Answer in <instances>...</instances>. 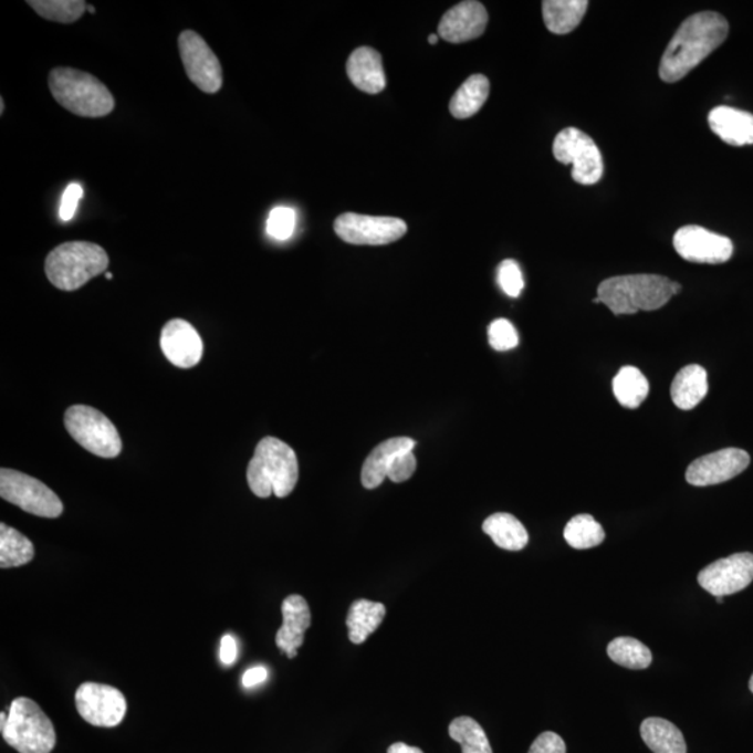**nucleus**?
Listing matches in <instances>:
<instances>
[{
  "instance_id": "nucleus-17",
  "label": "nucleus",
  "mask_w": 753,
  "mask_h": 753,
  "mask_svg": "<svg viewBox=\"0 0 753 753\" xmlns=\"http://www.w3.org/2000/svg\"><path fill=\"white\" fill-rule=\"evenodd\" d=\"M161 349L174 366L191 368L199 365L205 346L194 325L185 320L174 318L163 328Z\"/></svg>"
},
{
  "instance_id": "nucleus-44",
  "label": "nucleus",
  "mask_w": 753,
  "mask_h": 753,
  "mask_svg": "<svg viewBox=\"0 0 753 753\" xmlns=\"http://www.w3.org/2000/svg\"><path fill=\"white\" fill-rule=\"evenodd\" d=\"M0 106H2V108H0V114L3 115V112H4V101H3V98L0 100Z\"/></svg>"
},
{
  "instance_id": "nucleus-48",
  "label": "nucleus",
  "mask_w": 753,
  "mask_h": 753,
  "mask_svg": "<svg viewBox=\"0 0 753 753\" xmlns=\"http://www.w3.org/2000/svg\"><path fill=\"white\" fill-rule=\"evenodd\" d=\"M723 599H724V597H718L719 605H721V603H723Z\"/></svg>"
},
{
  "instance_id": "nucleus-39",
  "label": "nucleus",
  "mask_w": 753,
  "mask_h": 753,
  "mask_svg": "<svg viewBox=\"0 0 753 753\" xmlns=\"http://www.w3.org/2000/svg\"><path fill=\"white\" fill-rule=\"evenodd\" d=\"M529 753H567V745L558 734L546 731L537 736Z\"/></svg>"
},
{
  "instance_id": "nucleus-20",
  "label": "nucleus",
  "mask_w": 753,
  "mask_h": 753,
  "mask_svg": "<svg viewBox=\"0 0 753 753\" xmlns=\"http://www.w3.org/2000/svg\"><path fill=\"white\" fill-rule=\"evenodd\" d=\"M415 446L416 442L412 438L397 437L389 438V440L374 448L363 463L362 484L367 490L377 489L388 478V470L391 468L395 458L400 453L414 451Z\"/></svg>"
},
{
  "instance_id": "nucleus-10",
  "label": "nucleus",
  "mask_w": 753,
  "mask_h": 753,
  "mask_svg": "<svg viewBox=\"0 0 753 753\" xmlns=\"http://www.w3.org/2000/svg\"><path fill=\"white\" fill-rule=\"evenodd\" d=\"M335 233L344 242L356 245H384L397 242L408 232L402 219L342 213L335 219Z\"/></svg>"
},
{
  "instance_id": "nucleus-1",
  "label": "nucleus",
  "mask_w": 753,
  "mask_h": 753,
  "mask_svg": "<svg viewBox=\"0 0 753 753\" xmlns=\"http://www.w3.org/2000/svg\"><path fill=\"white\" fill-rule=\"evenodd\" d=\"M728 35L729 23L723 15L714 12L691 15L666 48L659 69L660 79L665 83L680 82L718 50Z\"/></svg>"
},
{
  "instance_id": "nucleus-40",
  "label": "nucleus",
  "mask_w": 753,
  "mask_h": 753,
  "mask_svg": "<svg viewBox=\"0 0 753 753\" xmlns=\"http://www.w3.org/2000/svg\"><path fill=\"white\" fill-rule=\"evenodd\" d=\"M219 659L226 666H232L238 659V644L231 635H226L221 639V648H219Z\"/></svg>"
},
{
  "instance_id": "nucleus-29",
  "label": "nucleus",
  "mask_w": 753,
  "mask_h": 753,
  "mask_svg": "<svg viewBox=\"0 0 753 753\" xmlns=\"http://www.w3.org/2000/svg\"><path fill=\"white\" fill-rule=\"evenodd\" d=\"M613 391L619 404L637 409L649 395V381L644 373L634 366H625L613 380Z\"/></svg>"
},
{
  "instance_id": "nucleus-7",
  "label": "nucleus",
  "mask_w": 753,
  "mask_h": 753,
  "mask_svg": "<svg viewBox=\"0 0 753 753\" xmlns=\"http://www.w3.org/2000/svg\"><path fill=\"white\" fill-rule=\"evenodd\" d=\"M65 427L73 440L94 456L116 458L122 452L119 431L98 409L71 406L65 414Z\"/></svg>"
},
{
  "instance_id": "nucleus-45",
  "label": "nucleus",
  "mask_w": 753,
  "mask_h": 753,
  "mask_svg": "<svg viewBox=\"0 0 753 753\" xmlns=\"http://www.w3.org/2000/svg\"><path fill=\"white\" fill-rule=\"evenodd\" d=\"M87 12H90L91 14H94L95 9L93 7H91V4H87Z\"/></svg>"
},
{
  "instance_id": "nucleus-34",
  "label": "nucleus",
  "mask_w": 753,
  "mask_h": 753,
  "mask_svg": "<svg viewBox=\"0 0 753 753\" xmlns=\"http://www.w3.org/2000/svg\"><path fill=\"white\" fill-rule=\"evenodd\" d=\"M296 212L290 207H276L266 219V233L276 240H287L295 232Z\"/></svg>"
},
{
  "instance_id": "nucleus-32",
  "label": "nucleus",
  "mask_w": 753,
  "mask_h": 753,
  "mask_svg": "<svg viewBox=\"0 0 753 753\" xmlns=\"http://www.w3.org/2000/svg\"><path fill=\"white\" fill-rule=\"evenodd\" d=\"M450 736L461 745L462 753H493L482 725L468 715L452 721Z\"/></svg>"
},
{
  "instance_id": "nucleus-43",
  "label": "nucleus",
  "mask_w": 753,
  "mask_h": 753,
  "mask_svg": "<svg viewBox=\"0 0 753 753\" xmlns=\"http://www.w3.org/2000/svg\"><path fill=\"white\" fill-rule=\"evenodd\" d=\"M437 42H438V35L432 34V35L429 36V44L430 45H436Z\"/></svg>"
},
{
  "instance_id": "nucleus-25",
  "label": "nucleus",
  "mask_w": 753,
  "mask_h": 753,
  "mask_svg": "<svg viewBox=\"0 0 753 753\" xmlns=\"http://www.w3.org/2000/svg\"><path fill=\"white\" fill-rule=\"evenodd\" d=\"M640 735L653 753H687V742L680 729L671 721L660 718L646 719Z\"/></svg>"
},
{
  "instance_id": "nucleus-21",
  "label": "nucleus",
  "mask_w": 753,
  "mask_h": 753,
  "mask_svg": "<svg viewBox=\"0 0 753 753\" xmlns=\"http://www.w3.org/2000/svg\"><path fill=\"white\" fill-rule=\"evenodd\" d=\"M709 126L715 136L730 146L753 144V115L750 112L718 106L709 114Z\"/></svg>"
},
{
  "instance_id": "nucleus-13",
  "label": "nucleus",
  "mask_w": 753,
  "mask_h": 753,
  "mask_svg": "<svg viewBox=\"0 0 753 753\" xmlns=\"http://www.w3.org/2000/svg\"><path fill=\"white\" fill-rule=\"evenodd\" d=\"M753 581V554L736 553L708 565L698 575L702 589L714 597L734 595Z\"/></svg>"
},
{
  "instance_id": "nucleus-28",
  "label": "nucleus",
  "mask_w": 753,
  "mask_h": 753,
  "mask_svg": "<svg viewBox=\"0 0 753 753\" xmlns=\"http://www.w3.org/2000/svg\"><path fill=\"white\" fill-rule=\"evenodd\" d=\"M35 548L18 529L0 523V568H18L34 559Z\"/></svg>"
},
{
  "instance_id": "nucleus-6",
  "label": "nucleus",
  "mask_w": 753,
  "mask_h": 753,
  "mask_svg": "<svg viewBox=\"0 0 753 753\" xmlns=\"http://www.w3.org/2000/svg\"><path fill=\"white\" fill-rule=\"evenodd\" d=\"M3 740L20 753H51L56 745L52 721L39 704L29 698L14 699L10 704Z\"/></svg>"
},
{
  "instance_id": "nucleus-19",
  "label": "nucleus",
  "mask_w": 753,
  "mask_h": 753,
  "mask_svg": "<svg viewBox=\"0 0 753 753\" xmlns=\"http://www.w3.org/2000/svg\"><path fill=\"white\" fill-rule=\"evenodd\" d=\"M351 82L367 94L381 93L387 85L380 53L373 48H357L346 63Z\"/></svg>"
},
{
  "instance_id": "nucleus-26",
  "label": "nucleus",
  "mask_w": 753,
  "mask_h": 753,
  "mask_svg": "<svg viewBox=\"0 0 753 753\" xmlns=\"http://www.w3.org/2000/svg\"><path fill=\"white\" fill-rule=\"evenodd\" d=\"M483 532L491 537L495 546L509 552H520L529 542L525 526L514 515L505 512H496L489 516L483 523Z\"/></svg>"
},
{
  "instance_id": "nucleus-42",
  "label": "nucleus",
  "mask_w": 753,
  "mask_h": 753,
  "mask_svg": "<svg viewBox=\"0 0 753 753\" xmlns=\"http://www.w3.org/2000/svg\"><path fill=\"white\" fill-rule=\"evenodd\" d=\"M388 753H425L416 746H409L404 744V742H397L388 747Z\"/></svg>"
},
{
  "instance_id": "nucleus-5",
  "label": "nucleus",
  "mask_w": 753,
  "mask_h": 753,
  "mask_svg": "<svg viewBox=\"0 0 753 753\" xmlns=\"http://www.w3.org/2000/svg\"><path fill=\"white\" fill-rule=\"evenodd\" d=\"M104 248L91 242H66L48 254L45 274L57 290L72 292L108 269Z\"/></svg>"
},
{
  "instance_id": "nucleus-31",
  "label": "nucleus",
  "mask_w": 753,
  "mask_h": 753,
  "mask_svg": "<svg viewBox=\"0 0 753 753\" xmlns=\"http://www.w3.org/2000/svg\"><path fill=\"white\" fill-rule=\"evenodd\" d=\"M565 541L571 547L586 550L605 542L606 533L599 522L589 514L576 515L564 529Z\"/></svg>"
},
{
  "instance_id": "nucleus-23",
  "label": "nucleus",
  "mask_w": 753,
  "mask_h": 753,
  "mask_svg": "<svg viewBox=\"0 0 753 753\" xmlns=\"http://www.w3.org/2000/svg\"><path fill=\"white\" fill-rule=\"evenodd\" d=\"M589 2L586 0H546L543 2V19L550 33L565 35L581 24Z\"/></svg>"
},
{
  "instance_id": "nucleus-8",
  "label": "nucleus",
  "mask_w": 753,
  "mask_h": 753,
  "mask_svg": "<svg viewBox=\"0 0 753 753\" xmlns=\"http://www.w3.org/2000/svg\"><path fill=\"white\" fill-rule=\"evenodd\" d=\"M0 496L35 516L55 520L63 514V504L55 491L19 470H0Z\"/></svg>"
},
{
  "instance_id": "nucleus-47",
  "label": "nucleus",
  "mask_w": 753,
  "mask_h": 753,
  "mask_svg": "<svg viewBox=\"0 0 753 753\" xmlns=\"http://www.w3.org/2000/svg\"><path fill=\"white\" fill-rule=\"evenodd\" d=\"M593 303L599 304V303H602V302H600V299H599V297H595V299H593Z\"/></svg>"
},
{
  "instance_id": "nucleus-27",
  "label": "nucleus",
  "mask_w": 753,
  "mask_h": 753,
  "mask_svg": "<svg viewBox=\"0 0 753 753\" xmlns=\"http://www.w3.org/2000/svg\"><path fill=\"white\" fill-rule=\"evenodd\" d=\"M489 94V79L483 74H473L453 94L450 103L452 116L457 119H468V117L477 115L488 101Z\"/></svg>"
},
{
  "instance_id": "nucleus-11",
  "label": "nucleus",
  "mask_w": 753,
  "mask_h": 753,
  "mask_svg": "<svg viewBox=\"0 0 753 753\" xmlns=\"http://www.w3.org/2000/svg\"><path fill=\"white\" fill-rule=\"evenodd\" d=\"M181 63L190 82L206 94H217L222 88V66L219 59L196 31L186 30L179 35Z\"/></svg>"
},
{
  "instance_id": "nucleus-9",
  "label": "nucleus",
  "mask_w": 753,
  "mask_h": 753,
  "mask_svg": "<svg viewBox=\"0 0 753 753\" xmlns=\"http://www.w3.org/2000/svg\"><path fill=\"white\" fill-rule=\"evenodd\" d=\"M553 154L558 163L573 165L576 184L596 185L603 178L605 165L599 147L586 133L567 127L561 130L553 144Z\"/></svg>"
},
{
  "instance_id": "nucleus-18",
  "label": "nucleus",
  "mask_w": 753,
  "mask_h": 753,
  "mask_svg": "<svg viewBox=\"0 0 753 753\" xmlns=\"http://www.w3.org/2000/svg\"><path fill=\"white\" fill-rule=\"evenodd\" d=\"M282 616L284 624L278 629L275 642L282 653L295 659L304 642V632L312 625V613L304 597L291 595L282 603Z\"/></svg>"
},
{
  "instance_id": "nucleus-37",
  "label": "nucleus",
  "mask_w": 753,
  "mask_h": 753,
  "mask_svg": "<svg viewBox=\"0 0 753 753\" xmlns=\"http://www.w3.org/2000/svg\"><path fill=\"white\" fill-rule=\"evenodd\" d=\"M416 467L418 462H416L414 451L400 453L388 470V479L394 483H404L414 477Z\"/></svg>"
},
{
  "instance_id": "nucleus-33",
  "label": "nucleus",
  "mask_w": 753,
  "mask_h": 753,
  "mask_svg": "<svg viewBox=\"0 0 753 753\" xmlns=\"http://www.w3.org/2000/svg\"><path fill=\"white\" fill-rule=\"evenodd\" d=\"M29 7L35 10L40 18L53 23L72 24L82 19L87 3L83 0H30Z\"/></svg>"
},
{
  "instance_id": "nucleus-49",
  "label": "nucleus",
  "mask_w": 753,
  "mask_h": 753,
  "mask_svg": "<svg viewBox=\"0 0 753 753\" xmlns=\"http://www.w3.org/2000/svg\"><path fill=\"white\" fill-rule=\"evenodd\" d=\"M106 278H108V280H112V274H111V272H108V274H106Z\"/></svg>"
},
{
  "instance_id": "nucleus-22",
  "label": "nucleus",
  "mask_w": 753,
  "mask_h": 753,
  "mask_svg": "<svg viewBox=\"0 0 753 753\" xmlns=\"http://www.w3.org/2000/svg\"><path fill=\"white\" fill-rule=\"evenodd\" d=\"M708 391V373L699 365L683 367L671 384L672 402L682 410L696 408L707 397Z\"/></svg>"
},
{
  "instance_id": "nucleus-24",
  "label": "nucleus",
  "mask_w": 753,
  "mask_h": 753,
  "mask_svg": "<svg viewBox=\"0 0 753 753\" xmlns=\"http://www.w3.org/2000/svg\"><path fill=\"white\" fill-rule=\"evenodd\" d=\"M386 614L387 608L381 603L365 599L354 602L346 617L351 642L365 644L368 637L380 627Z\"/></svg>"
},
{
  "instance_id": "nucleus-46",
  "label": "nucleus",
  "mask_w": 753,
  "mask_h": 753,
  "mask_svg": "<svg viewBox=\"0 0 753 753\" xmlns=\"http://www.w3.org/2000/svg\"><path fill=\"white\" fill-rule=\"evenodd\" d=\"M750 689H751V692L753 693V674H752L751 680H750Z\"/></svg>"
},
{
  "instance_id": "nucleus-12",
  "label": "nucleus",
  "mask_w": 753,
  "mask_h": 753,
  "mask_svg": "<svg viewBox=\"0 0 753 753\" xmlns=\"http://www.w3.org/2000/svg\"><path fill=\"white\" fill-rule=\"evenodd\" d=\"M74 699L79 714L95 728H116L127 712L125 696L119 689L105 683L84 682L77 688Z\"/></svg>"
},
{
  "instance_id": "nucleus-4",
  "label": "nucleus",
  "mask_w": 753,
  "mask_h": 753,
  "mask_svg": "<svg viewBox=\"0 0 753 753\" xmlns=\"http://www.w3.org/2000/svg\"><path fill=\"white\" fill-rule=\"evenodd\" d=\"M53 98L73 115L104 117L115 109L108 87L93 74L72 67H56L48 79Z\"/></svg>"
},
{
  "instance_id": "nucleus-36",
  "label": "nucleus",
  "mask_w": 753,
  "mask_h": 753,
  "mask_svg": "<svg viewBox=\"0 0 753 753\" xmlns=\"http://www.w3.org/2000/svg\"><path fill=\"white\" fill-rule=\"evenodd\" d=\"M496 282L506 296L517 297L521 295L525 281L521 266L514 260H504L496 270Z\"/></svg>"
},
{
  "instance_id": "nucleus-3",
  "label": "nucleus",
  "mask_w": 753,
  "mask_h": 753,
  "mask_svg": "<svg viewBox=\"0 0 753 753\" xmlns=\"http://www.w3.org/2000/svg\"><path fill=\"white\" fill-rule=\"evenodd\" d=\"M299 462L295 451L275 437H265L255 447L248 468L249 488L260 499L275 494L285 499L295 490Z\"/></svg>"
},
{
  "instance_id": "nucleus-41",
  "label": "nucleus",
  "mask_w": 753,
  "mask_h": 753,
  "mask_svg": "<svg viewBox=\"0 0 753 753\" xmlns=\"http://www.w3.org/2000/svg\"><path fill=\"white\" fill-rule=\"evenodd\" d=\"M266 677H269V671H266L265 667L263 666H258L253 667V669H249L248 671L244 672L242 677V683L244 688H253L260 686V683H263L266 680Z\"/></svg>"
},
{
  "instance_id": "nucleus-14",
  "label": "nucleus",
  "mask_w": 753,
  "mask_h": 753,
  "mask_svg": "<svg viewBox=\"0 0 753 753\" xmlns=\"http://www.w3.org/2000/svg\"><path fill=\"white\" fill-rule=\"evenodd\" d=\"M674 248L683 260L698 264H723L734 253V244L729 238L696 226L678 229Z\"/></svg>"
},
{
  "instance_id": "nucleus-30",
  "label": "nucleus",
  "mask_w": 753,
  "mask_h": 753,
  "mask_svg": "<svg viewBox=\"0 0 753 753\" xmlns=\"http://www.w3.org/2000/svg\"><path fill=\"white\" fill-rule=\"evenodd\" d=\"M608 657L618 666L629 670H645L651 665L653 656L645 644L629 637L616 638L607 646Z\"/></svg>"
},
{
  "instance_id": "nucleus-16",
  "label": "nucleus",
  "mask_w": 753,
  "mask_h": 753,
  "mask_svg": "<svg viewBox=\"0 0 753 753\" xmlns=\"http://www.w3.org/2000/svg\"><path fill=\"white\" fill-rule=\"evenodd\" d=\"M488 23L489 14L483 4L468 0L458 3L442 15L438 24V36L451 44H462L483 35Z\"/></svg>"
},
{
  "instance_id": "nucleus-15",
  "label": "nucleus",
  "mask_w": 753,
  "mask_h": 753,
  "mask_svg": "<svg viewBox=\"0 0 753 753\" xmlns=\"http://www.w3.org/2000/svg\"><path fill=\"white\" fill-rule=\"evenodd\" d=\"M750 453L739 448H724V450L708 453L698 458L687 469V482L697 488H707L739 477L750 467Z\"/></svg>"
},
{
  "instance_id": "nucleus-2",
  "label": "nucleus",
  "mask_w": 753,
  "mask_h": 753,
  "mask_svg": "<svg viewBox=\"0 0 753 753\" xmlns=\"http://www.w3.org/2000/svg\"><path fill=\"white\" fill-rule=\"evenodd\" d=\"M682 290L678 282L655 274L613 276L597 287V297L613 314L655 312Z\"/></svg>"
},
{
  "instance_id": "nucleus-38",
  "label": "nucleus",
  "mask_w": 753,
  "mask_h": 753,
  "mask_svg": "<svg viewBox=\"0 0 753 753\" xmlns=\"http://www.w3.org/2000/svg\"><path fill=\"white\" fill-rule=\"evenodd\" d=\"M83 195L82 185L71 184L66 187L65 194L62 196L61 211H59L62 221H71L77 211L79 202L82 200Z\"/></svg>"
},
{
  "instance_id": "nucleus-35",
  "label": "nucleus",
  "mask_w": 753,
  "mask_h": 753,
  "mask_svg": "<svg viewBox=\"0 0 753 753\" xmlns=\"http://www.w3.org/2000/svg\"><path fill=\"white\" fill-rule=\"evenodd\" d=\"M489 342L496 352L515 349L520 344V335L509 320L496 318L489 327Z\"/></svg>"
}]
</instances>
